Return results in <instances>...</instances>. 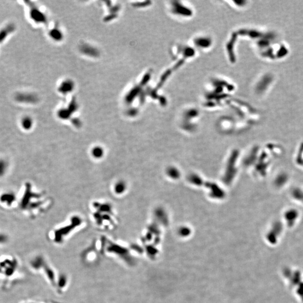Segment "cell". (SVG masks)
Masks as SVG:
<instances>
[{
	"label": "cell",
	"mask_w": 303,
	"mask_h": 303,
	"mask_svg": "<svg viewBox=\"0 0 303 303\" xmlns=\"http://www.w3.org/2000/svg\"><path fill=\"white\" fill-rule=\"evenodd\" d=\"M92 154L94 157H95L96 158H99L101 157L102 155L103 154L102 149H101V148H100V147L94 148V149L92 151Z\"/></svg>",
	"instance_id": "cell-5"
},
{
	"label": "cell",
	"mask_w": 303,
	"mask_h": 303,
	"mask_svg": "<svg viewBox=\"0 0 303 303\" xmlns=\"http://www.w3.org/2000/svg\"><path fill=\"white\" fill-rule=\"evenodd\" d=\"M14 198L15 196L12 194H5L2 196V198L4 199L5 202H8V204L11 203L12 202L14 201Z\"/></svg>",
	"instance_id": "cell-4"
},
{
	"label": "cell",
	"mask_w": 303,
	"mask_h": 303,
	"mask_svg": "<svg viewBox=\"0 0 303 303\" xmlns=\"http://www.w3.org/2000/svg\"><path fill=\"white\" fill-rule=\"evenodd\" d=\"M17 100L22 102H35L36 101V97L30 94H21L20 95H17Z\"/></svg>",
	"instance_id": "cell-1"
},
{
	"label": "cell",
	"mask_w": 303,
	"mask_h": 303,
	"mask_svg": "<svg viewBox=\"0 0 303 303\" xmlns=\"http://www.w3.org/2000/svg\"><path fill=\"white\" fill-rule=\"evenodd\" d=\"M8 164L5 160H0V177L3 176L8 170Z\"/></svg>",
	"instance_id": "cell-3"
},
{
	"label": "cell",
	"mask_w": 303,
	"mask_h": 303,
	"mask_svg": "<svg viewBox=\"0 0 303 303\" xmlns=\"http://www.w3.org/2000/svg\"><path fill=\"white\" fill-rule=\"evenodd\" d=\"M125 185L124 183H118V184H116V185L115 186V190H116V192L119 193H122L124 190H125Z\"/></svg>",
	"instance_id": "cell-6"
},
{
	"label": "cell",
	"mask_w": 303,
	"mask_h": 303,
	"mask_svg": "<svg viewBox=\"0 0 303 303\" xmlns=\"http://www.w3.org/2000/svg\"><path fill=\"white\" fill-rule=\"evenodd\" d=\"M21 125L23 128L26 130H29L31 129L33 125V121L29 117L24 118L21 121Z\"/></svg>",
	"instance_id": "cell-2"
}]
</instances>
